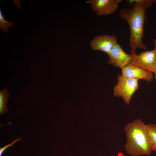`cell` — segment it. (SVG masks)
<instances>
[{
	"mask_svg": "<svg viewBox=\"0 0 156 156\" xmlns=\"http://www.w3.org/2000/svg\"><path fill=\"white\" fill-rule=\"evenodd\" d=\"M126 142L124 148L132 156L149 155L153 151L146 125L138 119L125 125Z\"/></svg>",
	"mask_w": 156,
	"mask_h": 156,
	"instance_id": "2",
	"label": "cell"
},
{
	"mask_svg": "<svg viewBox=\"0 0 156 156\" xmlns=\"http://www.w3.org/2000/svg\"><path fill=\"white\" fill-rule=\"evenodd\" d=\"M129 5H133L132 8H123L120 11V17L125 20L130 27V34L129 44L131 54H135L136 48L146 49V46L143 43L142 39L144 36V25L147 18L146 13V9L151 7L156 1L153 0H128Z\"/></svg>",
	"mask_w": 156,
	"mask_h": 156,
	"instance_id": "1",
	"label": "cell"
},
{
	"mask_svg": "<svg viewBox=\"0 0 156 156\" xmlns=\"http://www.w3.org/2000/svg\"><path fill=\"white\" fill-rule=\"evenodd\" d=\"M107 54L108 64L121 69L130 64L132 59L131 55L125 53L117 43Z\"/></svg>",
	"mask_w": 156,
	"mask_h": 156,
	"instance_id": "6",
	"label": "cell"
},
{
	"mask_svg": "<svg viewBox=\"0 0 156 156\" xmlns=\"http://www.w3.org/2000/svg\"><path fill=\"white\" fill-rule=\"evenodd\" d=\"M122 0H89L86 3L90 5L92 10L99 16H106L116 10Z\"/></svg>",
	"mask_w": 156,
	"mask_h": 156,
	"instance_id": "5",
	"label": "cell"
},
{
	"mask_svg": "<svg viewBox=\"0 0 156 156\" xmlns=\"http://www.w3.org/2000/svg\"><path fill=\"white\" fill-rule=\"evenodd\" d=\"M10 94L8 92L6 88H5L0 91V114H4L8 111L6 104L8 101Z\"/></svg>",
	"mask_w": 156,
	"mask_h": 156,
	"instance_id": "9",
	"label": "cell"
},
{
	"mask_svg": "<svg viewBox=\"0 0 156 156\" xmlns=\"http://www.w3.org/2000/svg\"><path fill=\"white\" fill-rule=\"evenodd\" d=\"M117 79L118 82L114 88L113 94L122 97L125 104L129 105L132 95L139 88L138 80L124 77L120 74Z\"/></svg>",
	"mask_w": 156,
	"mask_h": 156,
	"instance_id": "3",
	"label": "cell"
},
{
	"mask_svg": "<svg viewBox=\"0 0 156 156\" xmlns=\"http://www.w3.org/2000/svg\"><path fill=\"white\" fill-rule=\"evenodd\" d=\"M154 43L155 46V48L156 49V40L155 39H154ZM155 74V78L156 80V71Z\"/></svg>",
	"mask_w": 156,
	"mask_h": 156,
	"instance_id": "13",
	"label": "cell"
},
{
	"mask_svg": "<svg viewBox=\"0 0 156 156\" xmlns=\"http://www.w3.org/2000/svg\"><path fill=\"white\" fill-rule=\"evenodd\" d=\"M117 42L115 35H104L96 36L91 41L90 44L92 49L102 51L107 54Z\"/></svg>",
	"mask_w": 156,
	"mask_h": 156,
	"instance_id": "7",
	"label": "cell"
},
{
	"mask_svg": "<svg viewBox=\"0 0 156 156\" xmlns=\"http://www.w3.org/2000/svg\"><path fill=\"white\" fill-rule=\"evenodd\" d=\"M12 22L8 21L5 20V17L3 16L1 9H0V28L3 31L9 33L7 27L12 28L14 26Z\"/></svg>",
	"mask_w": 156,
	"mask_h": 156,
	"instance_id": "11",
	"label": "cell"
},
{
	"mask_svg": "<svg viewBox=\"0 0 156 156\" xmlns=\"http://www.w3.org/2000/svg\"><path fill=\"white\" fill-rule=\"evenodd\" d=\"M21 139H17L14 140V141L12 142L10 144H9L6 145V146L3 147L1 148H0V156H1L2 155L3 153V152L5 151V150L8 147L12 146V145L15 143L16 142L18 141L19 140H20Z\"/></svg>",
	"mask_w": 156,
	"mask_h": 156,
	"instance_id": "12",
	"label": "cell"
},
{
	"mask_svg": "<svg viewBox=\"0 0 156 156\" xmlns=\"http://www.w3.org/2000/svg\"><path fill=\"white\" fill-rule=\"evenodd\" d=\"M150 139L152 151L156 153V124L150 123L146 125Z\"/></svg>",
	"mask_w": 156,
	"mask_h": 156,
	"instance_id": "10",
	"label": "cell"
},
{
	"mask_svg": "<svg viewBox=\"0 0 156 156\" xmlns=\"http://www.w3.org/2000/svg\"><path fill=\"white\" fill-rule=\"evenodd\" d=\"M131 64L146 70L153 73L156 71V49L145 51L139 55L131 56Z\"/></svg>",
	"mask_w": 156,
	"mask_h": 156,
	"instance_id": "4",
	"label": "cell"
},
{
	"mask_svg": "<svg viewBox=\"0 0 156 156\" xmlns=\"http://www.w3.org/2000/svg\"><path fill=\"white\" fill-rule=\"evenodd\" d=\"M122 75L124 77L138 80L143 79L148 82L152 81L153 78L152 73L131 64L122 69Z\"/></svg>",
	"mask_w": 156,
	"mask_h": 156,
	"instance_id": "8",
	"label": "cell"
}]
</instances>
